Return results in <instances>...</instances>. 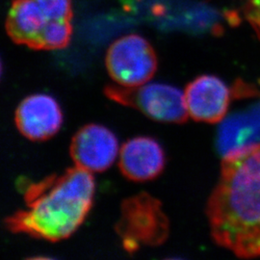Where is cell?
I'll use <instances>...</instances> for the list:
<instances>
[{"label":"cell","instance_id":"2","mask_svg":"<svg viewBox=\"0 0 260 260\" xmlns=\"http://www.w3.org/2000/svg\"><path fill=\"white\" fill-rule=\"evenodd\" d=\"M94 179L92 173L76 167L29 184L23 193L24 208L6 220L14 233L50 242L70 237L92 208Z\"/></svg>","mask_w":260,"mask_h":260},{"label":"cell","instance_id":"11","mask_svg":"<svg viewBox=\"0 0 260 260\" xmlns=\"http://www.w3.org/2000/svg\"><path fill=\"white\" fill-rule=\"evenodd\" d=\"M165 153L156 140L146 136L126 141L120 149L119 167L132 181L143 182L157 177L165 167Z\"/></svg>","mask_w":260,"mask_h":260},{"label":"cell","instance_id":"7","mask_svg":"<svg viewBox=\"0 0 260 260\" xmlns=\"http://www.w3.org/2000/svg\"><path fill=\"white\" fill-rule=\"evenodd\" d=\"M260 146V90L251 102L226 115L217 133V149L222 157H233Z\"/></svg>","mask_w":260,"mask_h":260},{"label":"cell","instance_id":"9","mask_svg":"<svg viewBox=\"0 0 260 260\" xmlns=\"http://www.w3.org/2000/svg\"><path fill=\"white\" fill-rule=\"evenodd\" d=\"M189 117L197 121L217 123L223 120L232 101V90L214 75H202L186 86Z\"/></svg>","mask_w":260,"mask_h":260},{"label":"cell","instance_id":"12","mask_svg":"<svg viewBox=\"0 0 260 260\" xmlns=\"http://www.w3.org/2000/svg\"><path fill=\"white\" fill-rule=\"evenodd\" d=\"M245 16L260 40V0L248 1L245 8Z\"/></svg>","mask_w":260,"mask_h":260},{"label":"cell","instance_id":"3","mask_svg":"<svg viewBox=\"0 0 260 260\" xmlns=\"http://www.w3.org/2000/svg\"><path fill=\"white\" fill-rule=\"evenodd\" d=\"M71 0H14L6 31L14 43L36 50L67 47L73 34Z\"/></svg>","mask_w":260,"mask_h":260},{"label":"cell","instance_id":"8","mask_svg":"<svg viewBox=\"0 0 260 260\" xmlns=\"http://www.w3.org/2000/svg\"><path fill=\"white\" fill-rule=\"evenodd\" d=\"M119 143L107 127L90 123L78 130L71 142L70 154L76 167L101 173L112 166L119 156Z\"/></svg>","mask_w":260,"mask_h":260},{"label":"cell","instance_id":"10","mask_svg":"<svg viewBox=\"0 0 260 260\" xmlns=\"http://www.w3.org/2000/svg\"><path fill=\"white\" fill-rule=\"evenodd\" d=\"M15 122L22 136L31 141H46L53 137L63 122L60 105L51 95L31 94L19 103Z\"/></svg>","mask_w":260,"mask_h":260},{"label":"cell","instance_id":"6","mask_svg":"<svg viewBox=\"0 0 260 260\" xmlns=\"http://www.w3.org/2000/svg\"><path fill=\"white\" fill-rule=\"evenodd\" d=\"M105 64L114 82L122 87L148 83L157 70V57L149 42L139 35L116 40L107 50Z\"/></svg>","mask_w":260,"mask_h":260},{"label":"cell","instance_id":"5","mask_svg":"<svg viewBox=\"0 0 260 260\" xmlns=\"http://www.w3.org/2000/svg\"><path fill=\"white\" fill-rule=\"evenodd\" d=\"M104 93L113 102L135 108L153 121L183 123L189 117L184 93L168 84L145 83L136 87L109 85Z\"/></svg>","mask_w":260,"mask_h":260},{"label":"cell","instance_id":"1","mask_svg":"<svg viewBox=\"0 0 260 260\" xmlns=\"http://www.w3.org/2000/svg\"><path fill=\"white\" fill-rule=\"evenodd\" d=\"M207 216L218 245L242 258L260 256V146L223 158Z\"/></svg>","mask_w":260,"mask_h":260},{"label":"cell","instance_id":"4","mask_svg":"<svg viewBox=\"0 0 260 260\" xmlns=\"http://www.w3.org/2000/svg\"><path fill=\"white\" fill-rule=\"evenodd\" d=\"M169 229L167 216L155 198L141 193L122 202L116 233L125 251L134 252L142 247L163 244L169 236Z\"/></svg>","mask_w":260,"mask_h":260}]
</instances>
